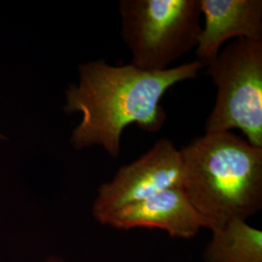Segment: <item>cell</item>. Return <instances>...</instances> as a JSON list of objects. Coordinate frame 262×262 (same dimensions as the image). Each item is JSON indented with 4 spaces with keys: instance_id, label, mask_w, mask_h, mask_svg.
I'll return each instance as SVG.
<instances>
[{
    "instance_id": "6da1fadb",
    "label": "cell",
    "mask_w": 262,
    "mask_h": 262,
    "mask_svg": "<svg viewBox=\"0 0 262 262\" xmlns=\"http://www.w3.org/2000/svg\"><path fill=\"white\" fill-rule=\"evenodd\" d=\"M202 68L197 60L162 71L110 66L103 59L81 64L78 84H69L66 93L64 112L82 115L71 135L72 147L99 146L116 159L124 128L135 123L148 132L160 130L166 122L162 96L171 86L194 79Z\"/></svg>"
},
{
    "instance_id": "7a4b0ae2",
    "label": "cell",
    "mask_w": 262,
    "mask_h": 262,
    "mask_svg": "<svg viewBox=\"0 0 262 262\" xmlns=\"http://www.w3.org/2000/svg\"><path fill=\"white\" fill-rule=\"evenodd\" d=\"M183 189L215 230L233 219L247 221L262 208V148L230 131L209 132L180 150Z\"/></svg>"
},
{
    "instance_id": "3957f363",
    "label": "cell",
    "mask_w": 262,
    "mask_h": 262,
    "mask_svg": "<svg viewBox=\"0 0 262 262\" xmlns=\"http://www.w3.org/2000/svg\"><path fill=\"white\" fill-rule=\"evenodd\" d=\"M122 36L131 64L162 71L195 49L202 27L199 0H121Z\"/></svg>"
},
{
    "instance_id": "277c9868",
    "label": "cell",
    "mask_w": 262,
    "mask_h": 262,
    "mask_svg": "<svg viewBox=\"0 0 262 262\" xmlns=\"http://www.w3.org/2000/svg\"><path fill=\"white\" fill-rule=\"evenodd\" d=\"M216 98L205 124L206 133L242 131L262 148V39H235L207 66Z\"/></svg>"
},
{
    "instance_id": "5b68a950",
    "label": "cell",
    "mask_w": 262,
    "mask_h": 262,
    "mask_svg": "<svg viewBox=\"0 0 262 262\" xmlns=\"http://www.w3.org/2000/svg\"><path fill=\"white\" fill-rule=\"evenodd\" d=\"M183 159L172 141L161 138L139 159L123 165L111 181L97 189L93 215L101 224L122 206L144 200L169 188H183Z\"/></svg>"
},
{
    "instance_id": "8992f818",
    "label": "cell",
    "mask_w": 262,
    "mask_h": 262,
    "mask_svg": "<svg viewBox=\"0 0 262 262\" xmlns=\"http://www.w3.org/2000/svg\"><path fill=\"white\" fill-rule=\"evenodd\" d=\"M101 225L119 230L159 228L171 237L191 239L205 222L188 200L182 187L169 188L144 200L121 207L107 215Z\"/></svg>"
},
{
    "instance_id": "52a82bcc",
    "label": "cell",
    "mask_w": 262,
    "mask_h": 262,
    "mask_svg": "<svg viewBox=\"0 0 262 262\" xmlns=\"http://www.w3.org/2000/svg\"><path fill=\"white\" fill-rule=\"evenodd\" d=\"M204 16L197 61L208 66L231 39H262L261 0H199Z\"/></svg>"
},
{
    "instance_id": "ba28073f",
    "label": "cell",
    "mask_w": 262,
    "mask_h": 262,
    "mask_svg": "<svg viewBox=\"0 0 262 262\" xmlns=\"http://www.w3.org/2000/svg\"><path fill=\"white\" fill-rule=\"evenodd\" d=\"M202 256L204 262H262V231L233 219L212 230Z\"/></svg>"
},
{
    "instance_id": "9c48e42d",
    "label": "cell",
    "mask_w": 262,
    "mask_h": 262,
    "mask_svg": "<svg viewBox=\"0 0 262 262\" xmlns=\"http://www.w3.org/2000/svg\"><path fill=\"white\" fill-rule=\"evenodd\" d=\"M43 262H66L64 260H62L61 258L59 257H56V256H49L48 258H46Z\"/></svg>"
},
{
    "instance_id": "30bf717a",
    "label": "cell",
    "mask_w": 262,
    "mask_h": 262,
    "mask_svg": "<svg viewBox=\"0 0 262 262\" xmlns=\"http://www.w3.org/2000/svg\"><path fill=\"white\" fill-rule=\"evenodd\" d=\"M0 138H2V139H4V138H5L1 132H0Z\"/></svg>"
}]
</instances>
